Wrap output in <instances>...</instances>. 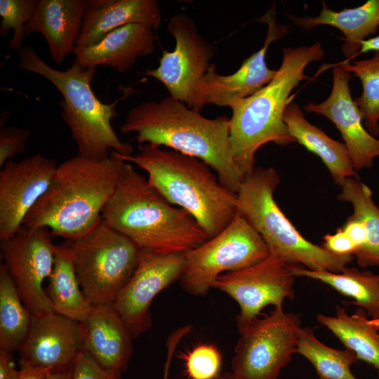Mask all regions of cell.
<instances>
[{
	"mask_svg": "<svg viewBox=\"0 0 379 379\" xmlns=\"http://www.w3.org/2000/svg\"><path fill=\"white\" fill-rule=\"evenodd\" d=\"M120 131L133 133L140 145L164 146L201 159L216 172L222 185L235 193L244 180L233 160L227 117L206 118L169 95L131 108Z\"/></svg>",
	"mask_w": 379,
	"mask_h": 379,
	"instance_id": "1",
	"label": "cell"
},
{
	"mask_svg": "<svg viewBox=\"0 0 379 379\" xmlns=\"http://www.w3.org/2000/svg\"><path fill=\"white\" fill-rule=\"evenodd\" d=\"M124 163L114 151L104 159L77 154L64 161L22 225L47 227L68 241L86 234L102 220Z\"/></svg>",
	"mask_w": 379,
	"mask_h": 379,
	"instance_id": "2",
	"label": "cell"
},
{
	"mask_svg": "<svg viewBox=\"0 0 379 379\" xmlns=\"http://www.w3.org/2000/svg\"><path fill=\"white\" fill-rule=\"evenodd\" d=\"M102 218L140 249L154 252L185 253L208 239L187 211L170 204L126 161Z\"/></svg>",
	"mask_w": 379,
	"mask_h": 379,
	"instance_id": "3",
	"label": "cell"
},
{
	"mask_svg": "<svg viewBox=\"0 0 379 379\" xmlns=\"http://www.w3.org/2000/svg\"><path fill=\"white\" fill-rule=\"evenodd\" d=\"M118 155L145 171L149 184L170 204L187 211L208 239L236 216L237 193L222 185L201 159L149 143L139 145L131 156Z\"/></svg>",
	"mask_w": 379,
	"mask_h": 379,
	"instance_id": "4",
	"label": "cell"
},
{
	"mask_svg": "<svg viewBox=\"0 0 379 379\" xmlns=\"http://www.w3.org/2000/svg\"><path fill=\"white\" fill-rule=\"evenodd\" d=\"M324 55L320 42L285 48L274 77L252 95L231 105L230 142L234 162L244 178L255 168V154L261 146L270 142L279 145L295 142L284 120L291 102L290 94L308 78L305 74L307 66Z\"/></svg>",
	"mask_w": 379,
	"mask_h": 379,
	"instance_id": "5",
	"label": "cell"
},
{
	"mask_svg": "<svg viewBox=\"0 0 379 379\" xmlns=\"http://www.w3.org/2000/svg\"><path fill=\"white\" fill-rule=\"evenodd\" d=\"M18 57L22 71L46 78L62 95L59 103L61 117L77 145L78 154L94 159L108 158L111 151L123 157L133 155L132 145L121 141L112 125L118 115L116 108L120 100L102 102L92 90L96 67L74 62L65 70H58L46 64L31 46L20 49Z\"/></svg>",
	"mask_w": 379,
	"mask_h": 379,
	"instance_id": "6",
	"label": "cell"
},
{
	"mask_svg": "<svg viewBox=\"0 0 379 379\" xmlns=\"http://www.w3.org/2000/svg\"><path fill=\"white\" fill-rule=\"evenodd\" d=\"M279 182L273 167H255L237 192V213L259 233L270 253L307 270L342 272L354 255L333 254L304 238L274 199Z\"/></svg>",
	"mask_w": 379,
	"mask_h": 379,
	"instance_id": "7",
	"label": "cell"
},
{
	"mask_svg": "<svg viewBox=\"0 0 379 379\" xmlns=\"http://www.w3.org/2000/svg\"><path fill=\"white\" fill-rule=\"evenodd\" d=\"M81 288L92 305L112 303L133 276L140 248L104 220L68 241Z\"/></svg>",
	"mask_w": 379,
	"mask_h": 379,
	"instance_id": "8",
	"label": "cell"
},
{
	"mask_svg": "<svg viewBox=\"0 0 379 379\" xmlns=\"http://www.w3.org/2000/svg\"><path fill=\"white\" fill-rule=\"evenodd\" d=\"M269 255L262 237L237 213L221 232L185 253L181 287L193 295H204L224 272L249 267Z\"/></svg>",
	"mask_w": 379,
	"mask_h": 379,
	"instance_id": "9",
	"label": "cell"
},
{
	"mask_svg": "<svg viewBox=\"0 0 379 379\" xmlns=\"http://www.w3.org/2000/svg\"><path fill=\"white\" fill-rule=\"evenodd\" d=\"M298 315L274 307L239 329L240 337L232 359V371L242 379H277L297 353L301 329Z\"/></svg>",
	"mask_w": 379,
	"mask_h": 379,
	"instance_id": "10",
	"label": "cell"
},
{
	"mask_svg": "<svg viewBox=\"0 0 379 379\" xmlns=\"http://www.w3.org/2000/svg\"><path fill=\"white\" fill-rule=\"evenodd\" d=\"M53 237L47 227L22 225L12 237L0 243L4 264L24 305L33 317L53 312L42 286L53 267Z\"/></svg>",
	"mask_w": 379,
	"mask_h": 379,
	"instance_id": "11",
	"label": "cell"
},
{
	"mask_svg": "<svg viewBox=\"0 0 379 379\" xmlns=\"http://www.w3.org/2000/svg\"><path fill=\"white\" fill-rule=\"evenodd\" d=\"M284 258L270 252L262 261L249 267L220 275L212 288L225 293L239 306L237 316L238 329L258 317L266 306L283 305L294 297L295 267Z\"/></svg>",
	"mask_w": 379,
	"mask_h": 379,
	"instance_id": "12",
	"label": "cell"
},
{
	"mask_svg": "<svg viewBox=\"0 0 379 379\" xmlns=\"http://www.w3.org/2000/svg\"><path fill=\"white\" fill-rule=\"evenodd\" d=\"M167 30L175 39L174 49L164 51L159 66L142 74L161 82L170 96L194 109L195 90L211 65L213 48L186 13L172 15Z\"/></svg>",
	"mask_w": 379,
	"mask_h": 379,
	"instance_id": "13",
	"label": "cell"
},
{
	"mask_svg": "<svg viewBox=\"0 0 379 379\" xmlns=\"http://www.w3.org/2000/svg\"><path fill=\"white\" fill-rule=\"evenodd\" d=\"M185 253H164L140 249L138 265L113 305L126 324L133 338L152 326L150 305L164 289L180 280Z\"/></svg>",
	"mask_w": 379,
	"mask_h": 379,
	"instance_id": "14",
	"label": "cell"
},
{
	"mask_svg": "<svg viewBox=\"0 0 379 379\" xmlns=\"http://www.w3.org/2000/svg\"><path fill=\"white\" fill-rule=\"evenodd\" d=\"M257 21L267 26L263 46L246 58L233 74L222 75L211 63L195 90L194 109L200 112L205 105L229 107L236 101L249 97L267 85L277 69H270L265 55L270 45L284 36L287 27L276 21L275 4Z\"/></svg>",
	"mask_w": 379,
	"mask_h": 379,
	"instance_id": "15",
	"label": "cell"
},
{
	"mask_svg": "<svg viewBox=\"0 0 379 379\" xmlns=\"http://www.w3.org/2000/svg\"><path fill=\"white\" fill-rule=\"evenodd\" d=\"M55 160L34 154L7 161L0 171V241L12 237L48 189L57 168Z\"/></svg>",
	"mask_w": 379,
	"mask_h": 379,
	"instance_id": "16",
	"label": "cell"
},
{
	"mask_svg": "<svg viewBox=\"0 0 379 379\" xmlns=\"http://www.w3.org/2000/svg\"><path fill=\"white\" fill-rule=\"evenodd\" d=\"M351 73L342 64L333 67V86L328 97L319 103L310 102L307 112L326 117L340 132L356 171L373 166L379 157V139L371 135L363 124L361 114L351 96Z\"/></svg>",
	"mask_w": 379,
	"mask_h": 379,
	"instance_id": "17",
	"label": "cell"
},
{
	"mask_svg": "<svg viewBox=\"0 0 379 379\" xmlns=\"http://www.w3.org/2000/svg\"><path fill=\"white\" fill-rule=\"evenodd\" d=\"M81 322L55 312L33 317L29 333L19 349L20 361L52 371L70 370L84 350Z\"/></svg>",
	"mask_w": 379,
	"mask_h": 379,
	"instance_id": "18",
	"label": "cell"
},
{
	"mask_svg": "<svg viewBox=\"0 0 379 379\" xmlns=\"http://www.w3.org/2000/svg\"><path fill=\"white\" fill-rule=\"evenodd\" d=\"M81 323L84 351L106 371H126L133 354V338L113 303L93 305Z\"/></svg>",
	"mask_w": 379,
	"mask_h": 379,
	"instance_id": "19",
	"label": "cell"
},
{
	"mask_svg": "<svg viewBox=\"0 0 379 379\" xmlns=\"http://www.w3.org/2000/svg\"><path fill=\"white\" fill-rule=\"evenodd\" d=\"M154 40L152 27L142 23L128 24L112 30L96 44L76 47L74 62L88 68L109 67L123 73L137 59L152 54Z\"/></svg>",
	"mask_w": 379,
	"mask_h": 379,
	"instance_id": "20",
	"label": "cell"
},
{
	"mask_svg": "<svg viewBox=\"0 0 379 379\" xmlns=\"http://www.w3.org/2000/svg\"><path fill=\"white\" fill-rule=\"evenodd\" d=\"M91 0H39L25 26L27 35H44L52 60L60 65L74 51Z\"/></svg>",
	"mask_w": 379,
	"mask_h": 379,
	"instance_id": "21",
	"label": "cell"
},
{
	"mask_svg": "<svg viewBox=\"0 0 379 379\" xmlns=\"http://www.w3.org/2000/svg\"><path fill=\"white\" fill-rule=\"evenodd\" d=\"M161 22V10L155 0H91L76 47L96 44L112 30L128 24L142 23L154 29Z\"/></svg>",
	"mask_w": 379,
	"mask_h": 379,
	"instance_id": "22",
	"label": "cell"
},
{
	"mask_svg": "<svg viewBox=\"0 0 379 379\" xmlns=\"http://www.w3.org/2000/svg\"><path fill=\"white\" fill-rule=\"evenodd\" d=\"M295 25L310 29L318 25L334 27L343 34L342 51L348 62L358 55L361 43L374 34L379 27V0H368L360 6L340 11L330 9L324 1L319 14L314 17L287 15Z\"/></svg>",
	"mask_w": 379,
	"mask_h": 379,
	"instance_id": "23",
	"label": "cell"
},
{
	"mask_svg": "<svg viewBox=\"0 0 379 379\" xmlns=\"http://www.w3.org/2000/svg\"><path fill=\"white\" fill-rule=\"evenodd\" d=\"M284 120L291 137L321 159L335 183L340 185L348 178L359 179L345 143L332 139L310 123L299 105L291 102L284 112Z\"/></svg>",
	"mask_w": 379,
	"mask_h": 379,
	"instance_id": "24",
	"label": "cell"
},
{
	"mask_svg": "<svg viewBox=\"0 0 379 379\" xmlns=\"http://www.w3.org/2000/svg\"><path fill=\"white\" fill-rule=\"evenodd\" d=\"M44 289L53 310L61 315L83 322L93 305L83 293L74 267L68 242L55 244L54 263Z\"/></svg>",
	"mask_w": 379,
	"mask_h": 379,
	"instance_id": "25",
	"label": "cell"
},
{
	"mask_svg": "<svg viewBox=\"0 0 379 379\" xmlns=\"http://www.w3.org/2000/svg\"><path fill=\"white\" fill-rule=\"evenodd\" d=\"M357 309L351 315L337 306L334 316L319 314L317 321L330 330L346 347L379 371V319H368Z\"/></svg>",
	"mask_w": 379,
	"mask_h": 379,
	"instance_id": "26",
	"label": "cell"
},
{
	"mask_svg": "<svg viewBox=\"0 0 379 379\" xmlns=\"http://www.w3.org/2000/svg\"><path fill=\"white\" fill-rule=\"evenodd\" d=\"M295 277L320 281L340 293L351 298L368 317L379 319V274L356 267H345L339 273L313 271L298 265L293 270Z\"/></svg>",
	"mask_w": 379,
	"mask_h": 379,
	"instance_id": "27",
	"label": "cell"
},
{
	"mask_svg": "<svg viewBox=\"0 0 379 379\" xmlns=\"http://www.w3.org/2000/svg\"><path fill=\"white\" fill-rule=\"evenodd\" d=\"M338 199L352 204V215L364 225L366 232L365 244L354 254L360 267L379 265V208L372 198L371 189L358 178H348L340 185Z\"/></svg>",
	"mask_w": 379,
	"mask_h": 379,
	"instance_id": "28",
	"label": "cell"
},
{
	"mask_svg": "<svg viewBox=\"0 0 379 379\" xmlns=\"http://www.w3.org/2000/svg\"><path fill=\"white\" fill-rule=\"evenodd\" d=\"M33 316L24 305L4 262L0 264V349L19 350L29 333Z\"/></svg>",
	"mask_w": 379,
	"mask_h": 379,
	"instance_id": "29",
	"label": "cell"
},
{
	"mask_svg": "<svg viewBox=\"0 0 379 379\" xmlns=\"http://www.w3.org/2000/svg\"><path fill=\"white\" fill-rule=\"evenodd\" d=\"M297 353L311 363L320 379H357L350 369L359 361L357 355L348 348L338 350L327 346L310 328H301Z\"/></svg>",
	"mask_w": 379,
	"mask_h": 379,
	"instance_id": "30",
	"label": "cell"
},
{
	"mask_svg": "<svg viewBox=\"0 0 379 379\" xmlns=\"http://www.w3.org/2000/svg\"><path fill=\"white\" fill-rule=\"evenodd\" d=\"M343 67L354 73L360 80L362 92L354 100L361 114L363 124L373 136L379 135V51L372 58L343 62Z\"/></svg>",
	"mask_w": 379,
	"mask_h": 379,
	"instance_id": "31",
	"label": "cell"
},
{
	"mask_svg": "<svg viewBox=\"0 0 379 379\" xmlns=\"http://www.w3.org/2000/svg\"><path fill=\"white\" fill-rule=\"evenodd\" d=\"M36 0H0V34L6 35L11 30L13 34L8 46L11 50L21 49L27 34L25 26L34 13Z\"/></svg>",
	"mask_w": 379,
	"mask_h": 379,
	"instance_id": "32",
	"label": "cell"
},
{
	"mask_svg": "<svg viewBox=\"0 0 379 379\" xmlns=\"http://www.w3.org/2000/svg\"><path fill=\"white\" fill-rule=\"evenodd\" d=\"M190 379H215L220 373L222 356L212 344L201 343L182 354Z\"/></svg>",
	"mask_w": 379,
	"mask_h": 379,
	"instance_id": "33",
	"label": "cell"
},
{
	"mask_svg": "<svg viewBox=\"0 0 379 379\" xmlns=\"http://www.w3.org/2000/svg\"><path fill=\"white\" fill-rule=\"evenodd\" d=\"M32 131L26 128L8 126L0 128V166L25 150Z\"/></svg>",
	"mask_w": 379,
	"mask_h": 379,
	"instance_id": "34",
	"label": "cell"
},
{
	"mask_svg": "<svg viewBox=\"0 0 379 379\" xmlns=\"http://www.w3.org/2000/svg\"><path fill=\"white\" fill-rule=\"evenodd\" d=\"M70 379H121V373L105 370L84 350L72 368Z\"/></svg>",
	"mask_w": 379,
	"mask_h": 379,
	"instance_id": "35",
	"label": "cell"
},
{
	"mask_svg": "<svg viewBox=\"0 0 379 379\" xmlns=\"http://www.w3.org/2000/svg\"><path fill=\"white\" fill-rule=\"evenodd\" d=\"M321 246L326 251L339 255H354L357 246L342 227L333 234H326L324 237Z\"/></svg>",
	"mask_w": 379,
	"mask_h": 379,
	"instance_id": "36",
	"label": "cell"
},
{
	"mask_svg": "<svg viewBox=\"0 0 379 379\" xmlns=\"http://www.w3.org/2000/svg\"><path fill=\"white\" fill-rule=\"evenodd\" d=\"M188 325L182 326L174 331L168 338L166 343L167 356L164 369L163 379H168L169 369L175 348L181 339L191 331Z\"/></svg>",
	"mask_w": 379,
	"mask_h": 379,
	"instance_id": "37",
	"label": "cell"
},
{
	"mask_svg": "<svg viewBox=\"0 0 379 379\" xmlns=\"http://www.w3.org/2000/svg\"><path fill=\"white\" fill-rule=\"evenodd\" d=\"M342 228L356 245L357 251L365 244L366 232L363 223L359 219L352 215L350 216Z\"/></svg>",
	"mask_w": 379,
	"mask_h": 379,
	"instance_id": "38",
	"label": "cell"
},
{
	"mask_svg": "<svg viewBox=\"0 0 379 379\" xmlns=\"http://www.w3.org/2000/svg\"><path fill=\"white\" fill-rule=\"evenodd\" d=\"M11 352L0 349V379H19L20 371L13 365Z\"/></svg>",
	"mask_w": 379,
	"mask_h": 379,
	"instance_id": "39",
	"label": "cell"
},
{
	"mask_svg": "<svg viewBox=\"0 0 379 379\" xmlns=\"http://www.w3.org/2000/svg\"><path fill=\"white\" fill-rule=\"evenodd\" d=\"M20 375L19 379H46L50 369L33 366L26 362L19 361Z\"/></svg>",
	"mask_w": 379,
	"mask_h": 379,
	"instance_id": "40",
	"label": "cell"
},
{
	"mask_svg": "<svg viewBox=\"0 0 379 379\" xmlns=\"http://www.w3.org/2000/svg\"><path fill=\"white\" fill-rule=\"evenodd\" d=\"M368 51H379V35L368 38L361 43L358 55Z\"/></svg>",
	"mask_w": 379,
	"mask_h": 379,
	"instance_id": "41",
	"label": "cell"
},
{
	"mask_svg": "<svg viewBox=\"0 0 379 379\" xmlns=\"http://www.w3.org/2000/svg\"><path fill=\"white\" fill-rule=\"evenodd\" d=\"M72 368L66 371H52L48 374L46 379H70Z\"/></svg>",
	"mask_w": 379,
	"mask_h": 379,
	"instance_id": "42",
	"label": "cell"
},
{
	"mask_svg": "<svg viewBox=\"0 0 379 379\" xmlns=\"http://www.w3.org/2000/svg\"><path fill=\"white\" fill-rule=\"evenodd\" d=\"M215 379H242L232 371H227L223 374H220Z\"/></svg>",
	"mask_w": 379,
	"mask_h": 379,
	"instance_id": "43",
	"label": "cell"
}]
</instances>
